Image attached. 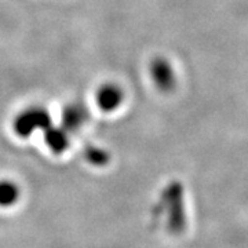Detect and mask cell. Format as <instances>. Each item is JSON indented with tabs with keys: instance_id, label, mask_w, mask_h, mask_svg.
Returning a JSON list of instances; mask_svg holds the SVG:
<instances>
[{
	"instance_id": "6da1fadb",
	"label": "cell",
	"mask_w": 248,
	"mask_h": 248,
	"mask_svg": "<svg viewBox=\"0 0 248 248\" xmlns=\"http://www.w3.org/2000/svg\"><path fill=\"white\" fill-rule=\"evenodd\" d=\"M161 204L167 217V228L171 233L179 234L186 228L185 202H184V186L179 181H172L163 189Z\"/></svg>"
},
{
	"instance_id": "7a4b0ae2",
	"label": "cell",
	"mask_w": 248,
	"mask_h": 248,
	"mask_svg": "<svg viewBox=\"0 0 248 248\" xmlns=\"http://www.w3.org/2000/svg\"><path fill=\"white\" fill-rule=\"evenodd\" d=\"M51 125V115L43 107H29L19 112L13 122V130L19 138H28L37 130L48 128Z\"/></svg>"
},
{
	"instance_id": "3957f363",
	"label": "cell",
	"mask_w": 248,
	"mask_h": 248,
	"mask_svg": "<svg viewBox=\"0 0 248 248\" xmlns=\"http://www.w3.org/2000/svg\"><path fill=\"white\" fill-rule=\"evenodd\" d=\"M149 75L155 87L160 93L169 94L177 87V75L171 62L164 57H155L149 63Z\"/></svg>"
},
{
	"instance_id": "277c9868",
	"label": "cell",
	"mask_w": 248,
	"mask_h": 248,
	"mask_svg": "<svg viewBox=\"0 0 248 248\" xmlns=\"http://www.w3.org/2000/svg\"><path fill=\"white\" fill-rule=\"evenodd\" d=\"M90 120V110L81 102H71L62 108L61 127L69 134L79 133Z\"/></svg>"
},
{
	"instance_id": "5b68a950",
	"label": "cell",
	"mask_w": 248,
	"mask_h": 248,
	"mask_svg": "<svg viewBox=\"0 0 248 248\" xmlns=\"http://www.w3.org/2000/svg\"><path fill=\"white\" fill-rule=\"evenodd\" d=\"M124 90L115 83L102 84L95 93V104L102 112H115L124 102Z\"/></svg>"
},
{
	"instance_id": "8992f818",
	"label": "cell",
	"mask_w": 248,
	"mask_h": 248,
	"mask_svg": "<svg viewBox=\"0 0 248 248\" xmlns=\"http://www.w3.org/2000/svg\"><path fill=\"white\" fill-rule=\"evenodd\" d=\"M45 142L47 148L54 155H62L63 152L68 151L71 138H69V133L65 128H62L61 125L55 127L51 124L48 128L45 130Z\"/></svg>"
},
{
	"instance_id": "52a82bcc",
	"label": "cell",
	"mask_w": 248,
	"mask_h": 248,
	"mask_svg": "<svg viewBox=\"0 0 248 248\" xmlns=\"http://www.w3.org/2000/svg\"><path fill=\"white\" fill-rule=\"evenodd\" d=\"M19 187L16 182L10 179L0 181V207H11L17 203L19 199Z\"/></svg>"
},
{
	"instance_id": "ba28073f",
	"label": "cell",
	"mask_w": 248,
	"mask_h": 248,
	"mask_svg": "<svg viewBox=\"0 0 248 248\" xmlns=\"http://www.w3.org/2000/svg\"><path fill=\"white\" fill-rule=\"evenodd\" d=\"M83 156H84V160L87 163H90L91 166H95V167H105L110 161L109 152L105 151L104 148L95 146V145L86 146L83 151Z\"/></svg>"
}]
</instances>
